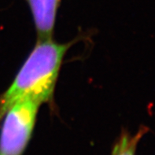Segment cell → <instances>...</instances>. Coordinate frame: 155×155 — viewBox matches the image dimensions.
Wrapping results in <instances>:
<instances>
[{
	"label": "cell",
	"mask_w": 155,
	"mask_h": 155,
	"mask_svg": "<svg viewBox=\"0 0 155 155\" xmlns=\"http://www.w3.org/2000/svg\"><path fill=\"white\" fill-rule=\"evenodd\" d=\"M69 47V43H56L52 38L38 39L11 85L0 97V119L12 105L22 99L29 98L40 105L51 100Z\"/></svg>",
	"instance_id": "cell-1"
},
{
	"label": "cell",
	"mask_w": 155,
	"mask_h": 155,
	"mask_svg": "<svg viewBox=\"0 0 155 155\" xmlns=\"http://www.w3.org/2000/svg\"><path fill=\"white\" fill-rule=\"evenodd\" d=\"M41 105L25 98L12 105L3 115L0 155H21L33 132Z\"/></svg>",
	"instance_id": "cell-2"
},
{
	"label": "cell",
	"mask_w": 155,
	"mask_h": 155,
	"mask_svg": "<svg viewBox=\"0 0 155 155\" xmlns=\"http://www.w3.org/2000/svg\"><path fill=\"white\" fill-rule=\"evenodd\" d=\"M39 39L52 38L60 0H27Z\"/></svg>",
	"instance_id": "cell-3"
}]
</instances>
